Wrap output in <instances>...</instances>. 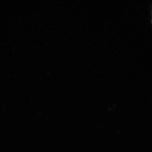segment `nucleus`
Segmentation results:
<instances>
[]
</instances>
